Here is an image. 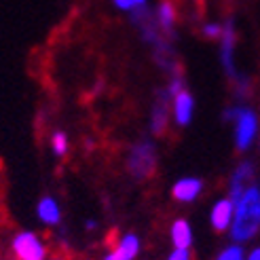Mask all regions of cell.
<instances>
[{"mask_svg":"<svg viewBox=\"0 0 260 260\" xmlns=\"http://www.w3.org/2000/svg\"><path fill=\"white\" fill-rule=\"evenodd\" d=\"M260 235V184L254 182L235 199V216L229 229L233 243L248 245Z\"/></svg>","mask_w":260,"mask_h":260,"instance_id":"1","label":"cell"},{"mask_svg":"<svg viewBox=\"0 0 260 260\" xmlns=\"http://www.w3.org/2000/svg\"><path fill=\"white\" fill-rule=\"evenodd\" d=\"M224 119L229 123H233V142H235V148L245 154L254 142L258 140L260 134V119L254 108L245 106V104H233L224 110Z\"/></svg>","mask_w":260,"mask_h":260,"instance_id":"2","label":"cell"},{"mask_svg":"<svg viewBox=\"0 0 260 260\" xmlns=\"http://www.w3.org/2000/svg\"><path fill=\"white\" fill-rule=\"evenodd\" d=\"M235 45H237V28L235 21L229 19L224 23L222 36H220V63H222V70L226 74V79L235 85V89L239 93H248V83H245V76L237 70L235 63Z\"/></svg>","mask_w":260,"mask_h":260,"instance_id":"3","label":"cell"},{"mask_svg":"<svg viewBox=\"0 0 260 260\" xmlns=\"http://www.w3.org/2000/svg\"><path fill=\"white\" fill-rule=\"evenodd\" d=\"M159 163L157 144L152 140H140L127 152V172L134 180H146L154 174Z\"/></svg>","mask_w":260,"mask_h":260,"instance_id":"4","label":"cell"},{"mask_svg":"<svg viewBox=\"0 0 260 260\" xmlns=\"http://www.w3.org/2000/svg\"><path fill=\"white\" fill-rule=\"evenodd\" d=\"M11 254L15 260H49V245L36 231L21 229L11 237Z\"/></svg>","mask_w":260,"mask_h":260,"instance_id":"5","label":"cell"},{"mask_svg":"<svg viewBox=\"0 0 260 260\" xmlns=\"http://www.w3.org/2000/svg\"><path fill=\"white\" fill-rule=\"evenodd\" d=\"M256 182V165L250 159H243L235 165V170L229 176V186H226V194L235 201L239 194H243V190L250 184Z\"/></svg>","mask_w":260,"mask_h":260,"instance_id":"6","label":"cell"},{"mask_svg":"<svg viewBox=\"0 0 260 260\" xmlns=\"http://www.w3.org/2000/svg\"><path fill=\"white\" fill-rule=\"evenodd\" d=\"M205 190V182L199 176H182L172 184V199L182 205H190L197 201Z\"/></svg>","mask_w":260,"mask_h":260,"instance_id":"7","label":"cell"},{"mask_svg":"<svg viewBox=\"0 0 260 260\" xmlns=\"http://www.w3.org/2000/svg\"><path fill=\"white\" fill-rule=\"evenodd\" d=\"M233 216H235V201H233L229 194L224 197H218L212 207H210V226L216 231V233H229L231 224H233Z\"/></svg>","mask_w":260,"mask_h":260,"instance_id":"8","label":"cell"},{"mask_svg":"<svg viewBox=\"0 0 260 260\" xmlns=\"http://www.w3.org/2000/svg\"><path fill=\"white\" fill-rule=\"evenodd\" d=\"M192 116H194V98L186 87H182L176 93H172V121L178 127H186L190 125Z\"/></svg>","mask_w":260,"mask_h":260,"instance_id":"9","label":"cell"},{"mask_svg":"<svg viewBox=\"0 0 260 260\" xmlns=\"http://www.w3.org/2000/svg\"><path fill=\"white\" fill-rule=\"evenodd\" d=\"M34 212H36L38 222H41L43 226H47V229H55V226H59V224H61V220H63L61 203L53 197V194H43V197L36 201Z\"/></svg>","mask_w":260,"mask_h":260,"instance_id":"10","label":"cell"},{"mask_svg":"<svg viewBox=\"0 0 260 260\" xmlns=\"http://www.w3.org/2000/svg\"><path fill=\"white\" fill-rule=\"evenodd\" d=\"M172 116V93L167 89L159 91L157 102L152 104V112H150V132L152 136H161L167 127V119Z\"/></svg>","mask_w":260,"mask_h":260,"instance_id":"11","label":"cell"},{"mask_svg":"<svg viewBox=\"0 0 260 260\" xmlns=\"http://www.w3.org/2000/svg\"><path fill=\"white\" fill-rule=\"evenodd\" d=\"M170 243L172 248H192L194 231L186 218H176L170 224Z\"/></svg>","mask_w":260,"mask_h":260,"instance_id":"12","label":"cell"},{"mask_svg":"<svg viewBox=\"0 0 260 260\" xmlns=\"http://www.w3.org/2000/svg\"><path fill=\"white\" fill-rule=\"evenodd\" d=\"M114 248H119L132 260H138V256L142 254V239H140L138 233L127 231V233H123V235H119V239L114 241Z\"/></svg>","mask_w":260,"mask_h":260,"instance_id":"13","label":"cell"},{"mask_svg":"<svg viewBox=\"0 0 260 260\" xmlns=\"http://www.w3.org/2000/svg\"><path fill=\"white\" fill-rule=\"evenodd\" d=\"M154 21H157L159 30L165 34H172L174 32V25H176V7L170 3V0H163V3L157 7V13H154Z\"/></svg>","mask_w":260,"mask_h":260,"instance_id":"14","label":"cell"},{"mask_svg":"<svg viewBox=\"0 0 260 260\" xmlns=\"http://www.w3.org/2000/svg\"><path fill=\"white\" fill-rule=\"evenodd\" d=\"M49 146H51V152L55 154L57 159L66 157L68 150H70V138L66 132H61V129H55L53 134L49 138Z\"/></svg>","mask_w":260,"mask_h":260,"instance_id":"15","label":"cell"},{"mask_svg":"<svg viewBox=\"0 0 260 260\" xmlns=\"http://www.w3.org/2000/svg\"><path fill=\"white\" fill-rule=\"evenodd\" d=\"M214 260H245V250H243V245L231 241L214 256Z\"/></svg>","mask_w":260,"mask_h":260,"instance_id":"16","label":"cell"},{"mask_svg":"<svg viewBox=\"0 0 260 260\" xmlns=\"http://www.w3.org/2000/svg\"><path fill=\"white\" fill-rule=\"evenodd\" d=\"M222 30H224V23H218V21H210V23H203V36L205 38H216L220 41V36H222Z\"/></svg>","mask_w":260,"mask_h":260,"instance_id":"17","label":"cell"},{"mask_svg":"<svg viewBox=\"0 0 260 260\" xmlns=\"http://www.w3.org/2000/svg\"><path fill=\"white\" fill-rule=\"evenodd\" d=\"M165 260H192V250L190 248H172Z\"/></svg>","mask_w":260,"mask_h":260,"instance_id":"18","label":"cell"},{"mask_svg":"<svg viewBox=\"0 0 260 260\" xmlns=\"http://www.w3.org/2000/svg\"><path fill=\"white\" fill-rule=\"evenodd\" d=\"M100 260H132V258H129L127 254H123L119 248H114V245H112V250L104 252V256H102Z\"/></svg>","mask_w":260,"mask_h":260,"instance_id":"19","label":"cell"},{"mask_svg":"<svg viewBox=\"0 0 260 260\" xmlns=\"http://www.w3.org/2000/svg\"><path fill=\"white\" fill-rule=\"evenodd\" d=\"M245 260H260V245H252L250 250H245Z\"/></svg>","mask_w":260,"mask_h":260,"instance_id":"20","label":"cell"},{"mask_svg":"<svg viewBox=\"0 0 260 260\" xmlns=\"http://www.w3.org/2000/svg\"><path fill=\"white\" fill-rule=\"evenodd\" d=\"M98 226H100V224H98V220H93V218H91V220H85V231H87V233H93Z\"/></svg>","mask_w":260,"mask_h":260,"instance_id":"21","label":"cell"},{"mask_svg":"<svg viewBox=\"0 0 260 260\" xmlns=\"http://www.w3.org/2000/svg\"><path fill=\"white\" fill-rule=\"evenodd\" d=\"M136 3L140 5V9H146V3H148V0H136Z\"/></svg>","mask_w":260,"mask_h":260,"instance_id":"22","label":"cell"},{"mask_svg":"<svg viewBox=\"0 0 260 260\" xmlns=\"http://www.w3.org/2000/svg\"><path fill=\"white\" fill-rule=\"evenodd\" d=\"M49 260H66V258H59V256H55V258H49Z\"/></svg>","mask_w":260,"mask_h":260,"instance_id":"23","label":"cell"}]
</instances>
